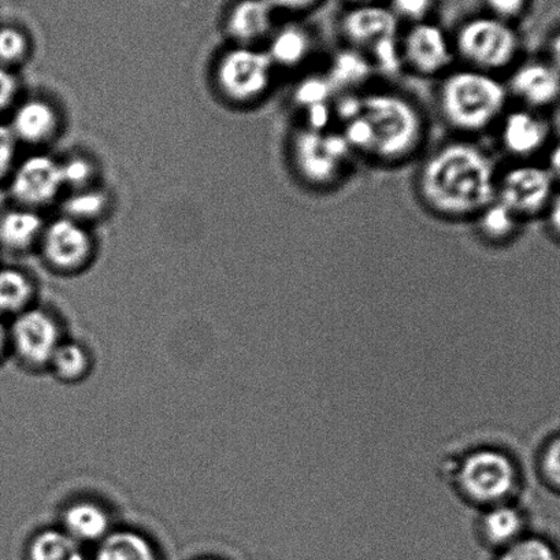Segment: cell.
Here are the masks:
<instances>
[{
  "mask_svg": "<svg viewBox=\"0 0 560 560\" xmlns=\"http://www.w3.org/2000/svg\"><path fill=\"white\" fill-rule=\"evenodd\" d=\"M34 298V284L18 269L0 270V313H23Z\"/></svg>",
  "mask_w": 560,
  "mask_h": 560,
  "instance_id": "26",
  "label": "cell"
},
{
  "mask_svg": "<svg viewBox=\"0 0 560 560\" xmlns=\"http://www.w3.org/2000/svg\"><path fill=\"white\" fill-rule=\"evenodd\" d=\"M59 118L56 108L42 100H31L15 108L12 124L15 139L26 144L47 143L57 133Z\"/></svg>",
  "mask_w": 560,
  "mask_h": 560,
  "instance_id": "17",
  "label": "cell"
},
{
  "mask_svg": "<svg viewBox=\"0 0 560 560\" xmlns=\"http://www.w3.org/2000/svg\"><path fill=\"white\" fill-rule=\"evenodd\" d=\"M347 45L368 54L398 36V18L393 10L361 7L351 10L341 23Z\"/></svg>",
  "mask_w": 560,
  "mask_h": 560,
  "instance_id": "15",
  "label": "cell"
},
{
  "mask_svg": "<svg viewBox=\"0 0 560 560\" xmlns=\"http://www.w3.org/2000/svg\"><path fill=\"white\" fill-rule=\"evenodd\" d=\"M265 51L276 69L296 70L314 56V40L302 26L287 25L273 31Z\"/></svg>",
  "mask_w": 560,
  "mask_h": 560,
  "instance_id": "18",
  "label": "cell"
},
{
  "mask_svg": "<svg viewBox=\"0 0 560 560\" xmlns=\"http://www.w3.org/2000/svg\"><path fill=\"white\" fill-rule=\"evenodd\" d=\"M462 492L472 502L500 504L518 482L513 459L499 450H477L462 460L458 470Z\"/></svg>",
  "mask_w": 560,
  "mask_h": 560,
  "instance_id": "7",
  "label": "cell"
},
{
  "mask_svg": "<svg viewBox=\"0 0 560 560\" xmlns=\"http://www.w3.org/2000/svg\"><path fill=\"white\" fill-rule=\"evenodd\" d=\"M59 377L75 380L84 376L90 366L89 353L78 342H61L50 362Z\"/></svg>",
  "mask_w": 560,
  "mask_h": 560,
  "instance_id": "28",
  "label": "cell"
},
{
  "mask_svg": "<svg viewBox=\"0 0 560 560\" xmlns=\"http://www.w3.org/2000/svg\"><path fill=\"white\" fill-rule=\"evenodd\" d=\"M551 63L560 72V32L551 43Z\"/></svg>",
  "mask_w": 560,
  "mask_h": 560,
  "instance_id": "41",
  "label": "cell"
},
{
  "mask_svg": "<svg viewBox=\"0 0 560 560\" xmlns=\"http://www.w3.org/2000/svg\"><path fill=\"white\" fill-rule=\"evenodd\" d=\"M456 58L464 67L498 74L513 68L520 56V37L510 23L497 18L467 21L454 37Z\"/></svg>",
  "mask_w": 560,
  "mask_h": 560,
  "instance_id": "5",
  "label": "cell"
},
{
  "mask_svg": "<svg viewBox=\"0 0 560 560\" xmlns=\"http://www.w3.org/2000/svg\"><path fill=\"white\" fill-rule=\"evenodd\" d=\"M107 208L106 195L94 189L74 191L65 202V215L84 224V221L95 220Z\"/></svg>",
  "mask_w": 560,
  "mask_h": 560,
  "instance_id": "29",
  "label": "cell"
},
{
  "mask_svg": "<svg viewBox=\"0 0 560 560\" xmlns=\"http://www.w3.org/2000/svg\"><path fill=\"white\" fill-rule=\"evenodd\" d=\"M63 530L80 544L101 542L110 535V518L100 504L83 500L69 505L65 511Z\"/></svg>",
  "mask_w": 560,
  "mask_h": 560,
  "instance_id": "20",
  "label": "cell"
},
{
  "mask_svg": "<svg viewBox=\"0 0 560 560\" xmlns=\"http://www.w3.org/2000/svg\"><path fill=\"white\" fill-rule=\"evenodd\" d=\"M335 128L353 155L383 166L411 161L428 135L427 117L418 103L404 92L384 89L337 96Z\"/></svg>",
  "mask_w": 560,
  "mask_h": 560,
  "instance_id": "1",
  "label": "cell"
},
{
  "mask_svg": "<svg viewBox=\"0 0 560 560\" xmlns=\"http://www.w3.org/2000/svg\"><path fill=\"white\" fill-rule=\"evenodd\" d=\"M405 69L420 78H443L456 59L454 40L442 26L421 21L400 37Z\"/></svg>",
  "mask_w": 560,
  "mask_h": 560,
  "instance_id": "9",
  "label": "cell"
},
{
  "mask_svg": "<svg viewBox=\"0 0 560 560\" xmlns=\"http://www.w3.org/2000/svg\"><path fill=\"white\" fill-rule=\"evenodd\" d=\"M28 560H86L83 544L65 530H45L34 537Z\"/></svg>",
  "mask_w": 560,
  "mask_h": 560,
  "instance_id": "24",
  "label": "cell"
},
{
  "mask_svg": "<svg viewBox=\"0 0 560 560\" xmlns=\"http://www.w3.org/2000/svg\"><path fill=\"white\" fill-rule=\"evenodd\" d=\"M337 92L331 85L325 73L308 74L306 78L299 80L295 89L292 91V102L298 110L306 112L325 105H334Z\"/></svg>",
  "mask_w": 560,
  "mask_h": 560,
  "instance_id": "27",
  "label": "cell"
},
{
  "mask_svg": "<svg viewBox=\"0 0 560 560\" xmlns=\"http://www.w3.org/2000/svg\"><path fill=\"white\" fill-rule=\"evenodd\" d=\"M499 560H558V555L542 538L526 537L510 544Z\"/></svg>",
  "mask_w": 560,
  "mask_h": 560,
  "instance_id": "30",
  "label": "cell"
},
{
  "mask_svg": "<svg viewBox=\"0 0 560 560\" xmlns=\"http://www.w3.org/2000/svg\"><path fill=\"white\" fill-rule=\"evenodd\" d=\"M62 188L61 162L46 154L25 158L10 176V191L23 208L36 209L51 203Z\"/></svg>",
  "mask_w": 560,
  "mask_h": 560,
  "instance_id": "10",
  "label": "cell"
},
{
  "mask_svg": "<svg viewBox=\"0 0 560 560\" xmlns=\"http://www.w3.org/2000/svg\"><path fill=\"white\" fill-rule=\"evenodd\" d=\"M509 97L508 85L498 74L464 67L443 75L436 101L450 128L478 135L497 127L508 110Z\"/></svg>",
  "mask_w": 560,
  "mask_h": 560,
  "instance_id": "3",
  "label": "cell"
},
{
  "mask_svg": "<svg viewBox=\"0 0 560 560\" xmlns=\"http://www.w3.org/2000/svg\"><path fill=\"white\" fill-rule=\"evenodd\" d=\"M552 188L553 178L547 167L518 161L499 171L497 200L524 221L548 209Z\"/></svg>",
  "mask_w": 560,
  "mask_h": 560,
  "instance_id": "8",
  "label": "cell"
},
{
  "mask_svg": "<svg viewBox=\"0 0 560 560\" xmlns=\"http://www.w3.org/2000/svg\"><path fill=\"white\" fill-rule=\"evenodd\" d=\"M326 78L335 86L337 95L362 91L372 75L376 74L366 54L347 46L330 57Z\"/></svg>",
  "mask_w": 560,
  "mask_h": 560,
  "instance_id": "19",
  "label": "cell"
},
{
  "mask_svg": "<svg viewBox=\"0 0 560 560\" xmlns=\"http://www.w3.org/2000/svg\"><path fill=\"white\" fill-rule=\"evenodd\" d=\"M547 171L553 179L560 182V143L553 145V149L549 152Z\"/></svg>",
  "mask_w": 560,
  "mask_h": 560,
  "instance_id": "40",
  "label": "cell"
},
{
  "mask_svg": "<svg viewBox=\"0 0 560 560\" xmlns=\"http://www.w3.org/2000/svg\"><path fill=\"white\" fill-rule=\"evenodd\" d=\"M351 2H357V3H359V2H366V0H351Z\"/></svg>",
  "mask_w": 560,
  "mask_h": 560,
  "instance_id": "43",
  "label": "cell"
},
{
  "mask_svg": "<svg viewBox=\"0 0 560 560\" xmlns=\"http://www.w3.org/2000/svg\"><path fill=\"white\" fill-rule=\"evenodd\" d=\"M275 9L266 0H242L232 9L228 32L241 46H253L273 34Z\"/></svg>",
  "mask_w": 560,
  "mask_h": 560,
  "instance_id": "16",
  "label": "cell"
},
{
  "mask_svg": "<svg viewBox=\"0 0 560 560\" xmlns=\"http://www.w3.org/2000/svg\"><path fill=\"white\" fill-rule=\"evenodd\" d=\"M40 241L47 262L62 271L78 270L89 262L94 246L84 224L67 215L48 224Z\"/></svg>",
  "mask_w": 560,
  "mask_h": 560,
  "instance_id": "12",
  "label": "cell"
},
{
  "mask_svg": "<svg viewBox=\"0 0 560 560\" xmlns=\"http://www.w3.org/2000/svg\"><path fill=\"white\" fill-rule=\"evenodd\" d=\"M199 560H215V559H199Z\"/></svg>",
  "mask_w": 560,
  "mask_h": 560,
  "instance_id": "44",
  "label": "cell"
},
{
  "mask_svg": "<svg viewBox=\"0 0 560 560\" xmlns=\"http://www.w3.org/2000/svg\"><path fill=\"white\" fill-rule=\"evenodd\" d=\"M276 68L265 50L237 46L217 65L215 79L228 100L252 103L262 100L273 84Z\"/></svg>",
  "mask_w": 560,
  "mask_h": 560,
  "instance_id": "6",
  "label": "cell"
},
{
  "mask_svg": "<svg viewBox=\"0 0 560 560\" xmlns=\"http://www.w3.org/2000/svg\"><path fill=\"white\" fill-rule=\"evenodd\" d=\"M94 560H161L149 538L139 533L114 532L103 538Z\"/></svg>",
  "mask_w": 560,
  "mask_h": 560,
  "instance_id": "23",
  "label": "cell"
},
{
  "mask_svg": "<svg viewBox=\"0 0 560 560\" xmlns=\"http://www.w3.org/2000/svg\"><path fill=\"white\" fill-rule=\"evenodd\" d=\"M45 228L34 209L10 210L0 217V244L13 253L25 252L40 241Z\"/></svg>",
  "mask_w": 560,
  "mask_h": 560,
  "instance_id": "21",
  "label": "cell"
},
{
  "mask_svg": "<svg viewBox=\"0 0 560 560\" xmlns=\"http://www.w3.org/2000/svg\"><path fill=\"white\" fill-rule=\"evenodd\" d=\"M30 50L28 37L23 31L4 26L0 28V65L2 67H13L26 57Z\"/></svg>",
  "mask_w": 560,
  "mask_h": 560,
  "instance_id": "31",
  "label": "cell"
},
{
  "mask_svg": "<svg viewBox=\"0 0 560 560\" xmlns=\"http://www.w3.org/2000/svg\"><path fill=\"white\" fill-rule=\"evenodd\" d=\"M10 339L19 357L35 366L50 363L62 342L56 319L39 308L24 310L18 315Z\"/></svg>",
  "mask_w": 560,
  "mask_h": 560,
  "instance_id": "11",
  "label": "cell"
},
{
  "mask_svg": "<svg viewBox=\"0 0 560 560\" xmlns=\"http://www.w3.org/2000/svg\"><path fill=\"white\" fill-rule=\"evenodd\" d=\"M540 470L544 480L560 492V434L549 440L542 448Z\"/></svg>",
  "mask_w": 560,
  "mask_h": 560,
  "instance_id": "33",
  "label": "cell"
},
{
  "mask_svg": "<svg viewBox=\"0 0 560 560\" xmlns=\"http://www.w3.org/2000/svg\"><path fill=\"white\" fill-rule=\"evenodd\" d=\"M472 221L477 235L491 246H505L513 241L522 224L520 217L497 199L483 208Z\"/></svg>",
  "mask_w": 560,
  "mask_h": 560,
  "instance_id": "22",
  "label": "cell"
},
{
  "mask_svg": "<svg viewBox=\"0 0 560 560\" xmlns=\"http://www.w3.org/2000/svg\"><path fill=\"white\" fill-rule=\"evenodd\" d=\"M432 2L433 0H393V12L396 18L421 23V21H425L429 10L432 8Z\"/></svg>",
  "mask_w": 560,
  "mask_h": 560,
  "instance_id": "35",
  "label": "cell"
},
{
  "mask_svg": "<svg viewBox=\"0 0 560 560\" xmlns=\"http://www.w3.org/2000/svg\"><path fill=\"white\" fill-rule=\"evenodd\" d=\"M548 222L551 230L560 237V192L552 197L548 206Z\"/></svg>",
  "mask_w": 560,
  "mask_h": 560,
  "instance_id": "39",
  "label": "cell"
},
{
  "mask_svg": "<svg viewBox=\"0 0 560 560\" xmlns=\"http://www.w3.org/2000/svg\"><path fill=\"white\" fill-rule=\"evenodd\" d=\"M498 177L497 162L481 145L450 140L422 161L416 176L417 197L439 219L475 220L497 199Z\"/></svg>",
  "mask_w": 560,
  "mask_h": 560,
  "instance_id": "2",
  "label": "cell"
},
{
  "mask_svg": "<svg viewBox=\"0 0 560 560\" xmlns=\"http://www.w3.org/2000/svg\"><path fill=\"white\" fill-rule=\"evenodd\" d=\"M482 532L487 540L497 546H510L520 540L524 518L518 510L503 503L494 504L482 518Z\"/></svg>",
  "mask_w": 560,
  "mask_h": 560,
  "instance_id": "25",
  "label": "cell"
},
{
  "mask_svg": "<svg viewBox=\"0 0 560 560\" xmlns=\"http://www.w3.org/2000/svg\"><path fill=\"white\" fill-rule=\"evenodd\" d=\"M505 85L510 96L532 110L538 112L560 100V72L551 62L526 61L515 65Z\"/></svg>",
  "mask_w": 560,
  "mask_h": 560,
  "instance_id": "14",
  "label": "cell"
},
{
  "mask_svg": "<svg viewBox=\"0 0 560 560\" xmlns=\"http://www.w3.org/2000/svg\"><path fill=\"white\" fill-rule=\"evenodd\" d=\"M499 144L505 154L516 161H526L537 154L548 140V124L532 108L505 110L497 125Z\"/></svg>",
  "mask_w": 560,
  "mask_h": 560,
  "instance_id": "13",
  "label": "cell"
},
{
  "mask_svg": "<svg viewBox=\"0 0 560 560\" xmlns=\"http://www.w3.org/2000/svg\"><path fill=\"white\" fill-rule=\"evenodd\" d=\"M491 9L492 18L510 23V20L518 18L524 12L526 0H487Z\"/></svg>",
  "mask_w": 560,
  "mask_h": 560,
  "instance_id": "37",
  "label": "cell"
},
{
  "mask_svg": "<svg viewBox=\"0 0 560 560\" xmlns=\"http://www.w3.org/2000/svg\"><path fill=\"white\" fill-rule=\"evenodd\" d=\"M293 173L315 191H329L350 173L355 155L336 128L312 129L299 125L288 143Z\"/></svg>",
  "mask_w": 560,
  "mask_h": 560,
  "instance_id": "4",
  "label": "cell"
},
{
  "mask_svg": "<svg viewBox=\"0 0 560 560\" xmlns=\"http://www.w3.org/2000/svg\"><path fill=\"white\" fill-rule=\"evenodd\" d=\"M8 342V331L7 328H4V325L2 324V320H0V353L4 350V346H7Z\"/></svg>",
  "mask_w": 560,
  "mask_h": 560,
  "instance_id": "42",
  "label": "cell"
},
{
  "mask_svg": "<svg viewBox=\"0 0 560 560\" xmlns=\"http://www.w3.org/2000/svg\"><path fill=\"white\" fill-rule=\"evenodd\" d=\"M19 94V80L10 68L0 65V113L13 105Z\"/></svg>",
  "mask_w": 560,
  "mask_h": 560,
  "instance_id": "36",
  "label": "cell"
},
{
  "mask_svg": "<svg viewBox=\"0 0 560 560\" xmlns=\"http://www.w3.org/2000/svg\"><path fill=\"white\" fill-rule=\"evenodd\" d=\"M271 8L290 10V12H299V10L307 9L312 7L315 0H266Z\"/></svg>",
  "mask_w": 560,
  "mask_h": 560,
  "instance_id": "38",
  "label": "cell"
},
{
  "mask_svg": "<svg viewBox=\"0 0 560 560\" xmlns=\"http://www.w3.org/2000/svg\"><path fill=\"white\" fill-rule=\"evenodd\" d=\"M19 140L9 125L0 124V182L12 176Z\"/></svg>",
  "mask_w": 560,
  "mask_h": 560,
  "instance_id": "34",
  "label": "cell"
},
{
  "mask_svg": "<svg viewBox=\"0 0 560 560\" xmlns=\"http://www.w3.org/2000/svg\"><path fill=\"white\" fill-rule=\"evenodd\" d=\"M63 187L73 188L74 191L89 187L95 176L94 165L85 158L74 156L61 163Z\"/></svg>",
  "mask_w": 560,
  "mask_h": 560,
  "instance_id": "32",
  "label": "cell"
}]
</instances>
